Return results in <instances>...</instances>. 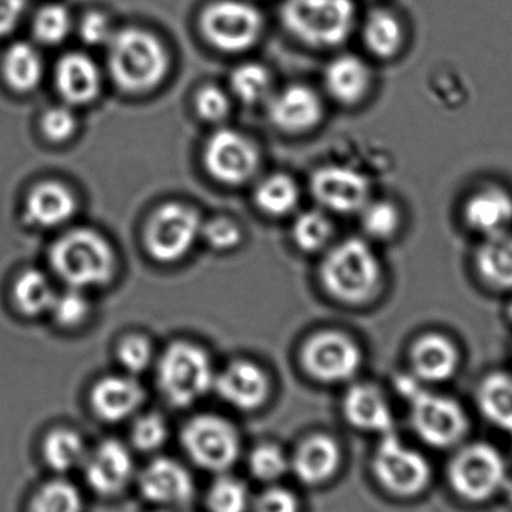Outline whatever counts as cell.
<instances>
[{"label":"cell","instance_id":"obj_5","mask_svg":"<svg viewBox=\"0 0 512 512\" xmlns=\"http://www.w3.org/2000/svg\"><path fill=\"white\" fill-rule=\"evenodd\" d=\"M397 388L408 400L412 427L421 441L435 448H450L463 441L469 418L456 399L427 390L414 376L397 379Z\"/></svg>","mask_w":512,"mask_h":512},{"label":"cell","instance_id":"obj_20","mask_svg":"<svg viewBox=\"0 0 512 512\" xmlns=\"http://www.w3.org/2000/svg\"><path fill=\"white\" fill-rule=\"evenodd\" d=\"M213 388L228 405L239 411L251 412L267 402L270 381L258 364L237 360L215 376Z\"/></svg>","mask_w":512,"mask_h":512},{"label":"cell","instance_id":"obj_12","mask_svg":"<svg viewBox=\"0 0 512 512\" xmlns=\"http://www.w3.org/2000/svg\"><path fill=\"white\" fill-rule=\"evenodd\" d=\"M301 366L307 375L322 384H340L357 375L363 364V352L351 337L327 330L313 334L304 342Z\"/></svg>","mask_w":512,"mask_h":512},{"label":"cell","instance_id":"obj_32","mask_svg":"<svg viewBox=\"0 0 512 512\" xmlns=\"http://www.w3.org/2000/svg\"><path fill=\"white\" fill-rule=\"evenodd\" d=\"M75 20L71 9L59 2L42 5L32 15L30 32L36 45L56 47L63 44L74 33Z\"/></svg>","mask_w":512,"mask_h":512},{"label":"cell","instance_id":"obj_15","mask_svg":"<svg viewBox=\"0 0 512 512\" xmlns=\"http://www.w3.org/2000/svg\"><path fill=\"white\" fill-rule=\"evenodd\" d=\"M267 101L270 122L285 134H306L324 116L321 98L306 84H289L271 93Z\"/></svg>","mask_w":512,"mask_h":512},{"label":"cell","instance_id":"obj_34","mask_svg":"<svg viewBox=\"0 0 512 512\" xmlns=\"http://www.w3.org/2000/svg\"><path fill=\"white\" fill-rule=\"evenodd\" d=\"M42 456L53 471L68 472L83 466L87 456L86 445L74 430L57 429L44 439Z\"/></svg>","mask_w":512,"mask_h":512},{"label":"cell","instance_id":"obj_6","mask_svg":"<svg viewBox=\"0 0 512 512\" xmlns=\"http://www.w3.org/2000/svg\"><path fill=\"white\" fill-rule=\"evenodd\" d=\"M215 370L206 349L186 340L171 343L158 361V387L176 408H188L215 384Z\"/></svg>","mask_w":512,"mask_h":512},{"label":"cell","instance_id":"obj_19","mask_svg":"<svg viewBox=\"0 0 512 512\" xmlns=\"http://www.w3.org/2000/svg\"><path fill=\"white\" fill-rule=\"evenodd\" d=\"M462 216L468 230L483 239L510 231L512 192L495 183L480 186L466 198Z\"/></svg>","mask_w":512,"mask_h":512},{"label":"cell","instance_id":"obj_1","mask_svg":"<svg viewBox=\"0 0 512 512\" xmlns=\"http://www.w3.org/2000/svg\"><path fill=\"white\" fill-rule=\"evenodd\" d=\"M107 50L108 72L116 86L129 95L152 92L170 72L167 45L156 33L143 27L116 29Z\"/></svg>","mask_w":512,"mask_h":512},{"label":"cell","instance_id":"obj_49","mask_svg":"<svg viewBox=\"0 0 512 512\" xmlns=\"http://www.w3.org/2000/svg\"><path fill=\"white\" fill-rule=\"evenodd\" d=\"M27 0H0V38L14 33L27 12Z\"/></svg>","mask_w":512,"mask_h":512},{"label":"cell","instance_id":"obj_37","mask_svg":"<svg viewBox=\"0 0 512 512\" xmlns=\"http://www.w3.org/2000/svg\"><path fill=\"white\" fill-rule=\"evenodd\" d=\"M361 215V227L373 240L388 242L399 234L403 216L399 206L390 200H370Z\"/></svg>","mask_w":512,"mask_h":512},{"label":"cell","instance_id":"obj_8","mask_svg":"<svg viewBox=\"0 0 512 512\" xmlns=\"http://www.w3.org/2000/svg\"><path fill=\"white\" fill-rule=\"evenodd\" d=\"M507 480L504 457L493 445L484 442L460 448L448 465L451 489L472 504L490 501L502 492Z\"/></svg>","mask_w":512,"mask_h":512},{"label":"cell","instance_id":"obj_18","mask_svg":"<svg viewBox=\"0 0 512 512\" xmlns=\"http://www.w3.org/2000/svg\"><path fill=\"white\" fill-rule=\"evenodd\" d=\"M83 466L87 484L99 496L119 495L134 477L131 453L116 439H107L87 453Z\"/></svg>","mask_w":512,"mask_h":512},{"label":"cell","instance_id":"obj_25","mask_svg":"<svg viewBox=\"0 0 512 512\" xmlns=\"http://www.w3.org/2000/svg\"><path fill=\"white\" fill-rule=\"evenodd\" d=\"M77 210L71 189L56 180L38 183L24 201V218L38 228H54L68 222Z\"/></svg>","mask_w":512,"mask_h":512},{"label":"cell","instance_id":"obj_41","mask_svg":"<svg viewBox=\"0 0 512 512\" xmlns=\"http://www.w3.org/2000/svg\"><path fill=\"white\" fill-rule=\"evenodd\" d=\"M50 312L60 327H77L89 316L90 303L83 289L69 288L62 294H56Z\"/></svg>","mask_w":512,"mask_h":512},{"label":"cell","instance_id":"obj_26","mask_svg":"<svg viewBox=\"0 0 512 512\" xmlns=\"http://www.w3.org/2000/svg\"><path fill=\"white\" fill-rule=\"evenodd\" d=\"M372 86L369 65L355 54H339L325 66L324 87L342 105L363 101Z\"/></svg>","mask_w":512,"mask_h":512},{"label":"cell","instance_id":"obj_38","mask_svg":"<svg viewBox=\"0 0 512 512\" xmlns=\"http://www.w3.org/2000/svg\"><path fill=\"white\" fill-rule=\"evenodd\" d=\"M30 512H83V496L69 481H48L33 496Z\"/></svg>","mask_w":512,"mask_h":512},{"label":"cell","instance_id":"obj_31","mask_svg":"<svg viewBox=\"0 0 512 512\" xmlns=\"http://www.w3.org/2000/svg\"><path fill=\"white\" fill-rule=\"evenodd\" d=\"M256 207L271 218H283L297 209L300 189L288 174H271L256 185Z\"/></svg>","mask_w":512,"mask_h":512},{"label":"cell","instance_id":"obj_21","mask_svg":"<svg viewBox=\"0 0 512 512\" xmlns=\"http://www.w3.org/2000/svg\"><path fill=\"white\" fill-rule=\"evenodd\" d=\"M53 78L57 93L69 107L92 104L101 93V69L83 51H69L59 57Z\"/></svg>","mask_w":512,"mask_h":512},{"label":"cell","instance_id":"obj_28","mask_svg":"<svg viewBox=\"0 0 512 512\" xmlns=\"http://www.w3.org/2000/svg\"><path fill=\"white\" fill-rule=\"evenodd\" d=\"M0 74L14 92L30 93L38 89L45 74L44 57L38 45L27 41L9 44L0 60Z\"/></svg>","mask_w":512,"mask_h":512},{"label":"cell","instance_id":"obj_4","mask_svg":"<svg viewBox=\"0 0 512 512\" xmlns=\"http://www.w3.org/2000/svg\"><path fill=\"white\" fill-rule=\"evenodd\" d=\"M48 256L51 267L69 288L105 285L116 270V255L110 242L90 228H75L63 234L53 243Z\"/></svg>","mask_w":512,"mask_h":512},{"label":"cell","instance_id":"obj_3","mask_svg":"<svg viewBox=\"0 0 512 512\" xmlns=\"http://www.w3.org/2000/svg\"><path fill=\"white\" fill-rule=\"evenodd\" d=\"M280 21L295 41L313 50H328L351 38L357 6L354 0H285Z\"/></svg>","mask_w":512,"mask_h":512},{"label":"cell","instance_id":"obj_40","mask_svg":"<svg viewBox=\"0 0 512 512\" xmlns=\"http://www.w3.org/2000/svg\"><path fill=\"white\" fill-rule=\"evenodd\" d=\"M252 475L265 483H273L288 472L289 459L276 444H261L249 456Z\"/></svg>","mask_w":512,"mask_h":512},{"label":"cell","instance_id":"obj_48","mask_svg":"<svg viewBox=\"0 0 512 512\" xmlns=\"http://www.w3.org/2000/svg\"><path fill=\"white\" fill-rule=\"evenodd\" d=\"M254 512H300V502L289 490L270 487L255 499Z\"/></svg>","mask_w":512,"mask_h":512},{"label":"cell","instance_id":"obj_52","mask_svg":"<svg viewBox=\"0 0 512 512\" xmlns=\"http://www.w3.org/2000/svg\"><path fill=\"white\" fill-rule=\"evenodd\" d=\"M159 512H182V511H176V510H165V511H159Z\"/></svg>","mask_w":512,"mask_h":512},{"label":"cell","instance_id":"obj_23","mask_svg":"<svg viewBox=\"0 0 512 512\" xmlns=\"http://www.w3.org/2000/svg\"><path fill=\"white\" fill-rule=\"evenodd\" d=\"M343 414L355 429L384 436L394 432V415L381 388L373 384L352 385L343 399Z\"/></svg>","mask_w":512,"mask_h":512},{"label":"cell","instance_id":"obj_16","mask_svg":"<svg viewBox=\"0 0 512 512\" xmlns=\"http://www.w3.org/2000/svg\"><path fill=\"white\" fill-rule=\"evenodd\" d=\"M409 363L412 376L421 384H444L459 372L462 354L450 336L429 331L412 342Z\"/></svg>","mask_w":512,"mask_h":512},{"label":"cell","instance_id":"obj_50","mask_svg":"<svg viewBox=\"0 0 512 512\" xmlns=\"http://www.w3.org/2000/svg\"><path fill=\"white\" fill-rule=\"evenodd\" d=\"M502 492L507 493L508 498L512 501V481L510 478H508L507 483H505L504 489H502Z\"/></svg>","mask_w":512,"mask_h":512},{"label":"cell","instance_id":"obj_42","mask_svg":"<svg viewBox=\"0 0 512 512\" xmlns=\"http://www.w3.org/2000/svg\"><path fill=\"white\" fill-rule=\"evenodd\" d=\"M110 15L101 9H89L75 21L74 32L87 47H107L116 27Z\"/></svg>","mask_w":512,"mask_h":512},{"label":"cell","instance_id":"obj_7","mask_svg":"<svg viewBox=\"0 0 512 512\" xmlns=\"http://www.w3.org/2000/svg\"><path fill=\"white\" fill-rule=\"evenodd\" d=\"M265 20L249 0H213L200 14L204 39L216 50L240 54L261 41Z\"/></svg>","mask_w":512,"mask_h":512},{"label":"cell","instance_id":"obj_9","mask_svg":"<svg viewBox=\"0 0 512 512\" xmlns=\"http://www.w3.org/2000/svg\"><path fill=\"white\" fill-rule=\"evenodd\" d=\"M200 213L183 203H167L155 210L144 228V248L161 264L180 261L201 236Z\"/></svg>","mask_w":512,"mask_h":512},{"label":"cell","instance_id":"obj_35","mask_svg":"<svg viewBox=\"0 0 512 512\" xmlns=\"http://www.w3.org/2000/svg\"><path fill=\"white\" fill-rule=\"evenodd\" d=\"M270 71L258 62L240 63L230 75V89L243 104L254 105L270 98Z\"/></svg>","mask_w":512,"mask_h":512},{"label":"cell","instance_id":"obj_39","mask_svg":"<svg viewBox=\"0 0 512 512\" xmlns=\"http://www.w3.org/2000/svg\"><path fill=\"white\" fill-rule=\"evenodd\" d=\"M251 504L248 486L239 478L224 475L219 477L207 495L210 512H246Z\"/></svg>","mask_w":512,"mask_h":512},{"label":"cell","instance_id":"obj_51","mask_svg":"<svg viewBox=\"0 0 512 512\" xmlns=\"http://www.w3.org/2000/svg\"><path fill=\"white\" fill-rule=\"evenodd\" d=\"M507 316H508V321L511 322L512 324V301L510 304H508V307H507Z\"/></svg>","mask_w":512,"mask_h":512},{"label":"cell","instance_id":"obj_17","mask_svg":"<svg viewBox=\"0 0 512 512\" xmlns=\"http://www.w3.org/2000/svg\"><path fill=\"white\" fill-rule=\"evenodd\" d=\"M138 489L146 501L159 507H185L195 495L194 478L188 469L167 457L153 460L141 471Z\"/></svg>","mask_w":512,"mask_h":512},{"label":"cell","instance_id":"obj_29","mask_svg":"<svg viewBox=\"0 0 512 512\" xmlns=\"http://www.w3.org/2000/svg\"><path fill=\"white\" fill-rule=\"evenodd\" d=\"M481 414L499 429L512 435V375L492 372L481 379L477 388Z\"/></svg>","mask_w":512,"mask_h":512},{"label":"cell","instance_id":"obj_22","mask_svg":"<svg viewBox=\"0 0 512 512\" xmlns=\"http://www.w3.org/2000/svg\"><path fill=\"white\" fill-rule=\"evenodd\" d=\"M146 394L131 376L111 375L99 379L90 393V405L105 423H120L143 406Z\"/></svg>","mask_w":512,"mask_h":512},{"label":"cell","instance_id":"obj_24","mask_svg":"<svg viewBox=\"0 0 512 512\" xmlns=\"http://www.w3.org/2000/svg\"><path fill=\"white\" fill-rule=\"evenodd\" d=\"M339 466V445L331 436L322 433L303 439L292 459H289V468L307 486L327 483L336 475Z\"/></svg>","mask_w":512,"mask_h":512},{"label":"cell","instance_id":"obj_36","mask_svg":"<svg viewBox=\"0 0 512 512\" xmlns=\"http://www.w3.org/2000/svg\"><path fill=\"white\" fill-rule=\"evenodd\" d=\"M333 233V224L327 215L319 210H307L295 218L291 237L300 251L315 254L327 248Z\"/></svg>","mask_w":512,"mask_h":512},{"label":"cell","instance_id":"obj_13","mask_svg":"<svg viewBox=\"0 0 512 512\" xmlns=\"http://www.w3.org/2000/svg\"><path fill=\"white\" fill-rule=\"evenodd\" d=\"M204 167L222 185L240 186L255 176L259 153L255 144L242 132L218 129L204 146Z\"/></svg>","mask_w":512,"mask_h":512},{"label":"cell","instance_id":"obj_46","mask_svg":"<svg viewBox=\"0 0 512 512\" xmlns=\"http://www.w3.org/2000/svg\"><path fill=\"white\" fill-rule=\"evenodd\" d=\"M195 111L204 122L219 123L227 119L231 111V98L215 84L201 87L195 95Z\"/></svg>","mask_w":512,"mask_h":512},{"label":"cell","instance_id":"obj_11","mask_svg":"<svg viewBox=\"0 0 512 512\" xmlns=\"http://www.w3.org/2000/svg\"><path fill=\"white\" fill-rule=\"evenodd\" d=\"M180 441L192 462L210 472L233 468L242 450L236 427L218 415H198L189 420Z\"/></svg>","mask_w":512,"mask_h":512},{"label":"cell","instance_id":"obj_45","mask_svg":"<svg viewBox=\"0 0 512 512\" xmlns=\"http://www.w3.org/2000/svg\"><path fill=\"white\" fill-rule=\"evenodd\" d=\"M200 237H203L207 245L215 251L228 252L242 243L243 231L233 219L219 216L203 224Z\"/></svg>","mask_w":512,"mask_h":512},{"label":"cell","instance_id":"obj_44","mask_svg":"<svg viewBox=\"0 0 512 512\" xmlns=\"http://www.w3.org/2000/svg\"><path fill=\"white\" fill-rule=\"evenodd\" d=\"M168 438L167 421L158 414L138 418L132 426L131 441L137 450L152 453L159 450Z\"/></svg>","mask_w":512,"mask_h":512},{"label":"cell","instance_id":"obj_27","mask_svg":"<svg viewBox=\"0 0 512 512\" xmlns=\"http://www.w3.org/2000/svg\"><path fill=\"white\" fill-rule=\"evenodd\" d=\"M478 279L496 292H512V233L486 237L474 255Z\"/></svg>","mask_w":512,"mask_h":512},{"label":"cell","instance_id":"obj_2","mask_svg":"<svg viewBox=\"0 0 512 512\" xmlns=\"http://www.w3.org/2000/svg\"><path fill=\"white\" fill-rule=\"evenodd\" d=\"M319 279L325 291L340 303L360 306L381 291L384 270L378 255L361 239H346L322 259Z\"/></svg>","mask_w":512,"mask_h":512},{"label":"cell","instance_id":"obj_14","mask_svg":"<svg viewBox=\"0 0 512 512\" xmlns=\"http://www.w3.org/2000/svg\"><path fill=\"white\" fill-rule=\"evenodd\" d=\"M310 191L322 209L339 215L360 213L370 201L367 177L342 165L318 168L310 180Z\"/></svg>","mask_w":512,"mask_h":512},{"label":"cell","instance_id":"obj_33","mask_svg":"<svg viewBox=\"0 0 512 512\" xmlns=\"http://www.w3.org/2000/svg\"><path fill=\"white\" fill-rule=\"evenodd\" d=\"M15 306L27 316H38L50 312L56 292L50 279L39 270H26L15 280L12 289Z\"/></svg>","mask_w":512,"mask_h":512},{"label":"cell","instance_id":"obj_43","mask_svg":"<svg viewBox=\"0 0 512 512\" xmlns=\"http://www.w3.org/2000/svg\"><path fill=\"white\" fill-rule=\"evenodd\" d=\"M117 360L126 372L137 375L152 364V342L143 334H129L117 346Z\"/></svg>","mask_w":512,"mask_h":512},{"label":"cell","instance_id":"obj_30","mask_svg":"<svg viewBox=\"0 0 512 512\" xmlns=\"http://www.w3.org/2000/svg\"><path fill=\"white\" fill-rule=\"evenodd\" d=\"M367 50L379 59H390L399 53L403 29L396 15L385 9H375L367 15L361 27Z\"/></svg>","mask_w":512,"mask_h":512},{"label":"cell","instance_id":"obj_10","mask_svg":"<svg viewBox=\"0 0 512 512\" xmlns=\"http://www.w3.org/2000/svg\"><path fill=\"white\" fill-rule=\"evenodd\" d=\"M372 466L382 489L397 498L420 495L432 480V468L426 457L403 444L394 432L382 436Z\"/></svg>","mask_w":512,"mask_h":512},{"label":"cell","instance_id":"obj_47","mask_svg":"<svg viewBox=\"0 0 512 512\" xmlns=\"http://www.w3.org/2000/svg\"><path fill=\"white\" fill-rule=\"evenodd\" d=\"M41 129L45 137L54 143L69 140L77 129V117L69 105L47 108L41 117Z\"/></svg>","mask_w":512,"mask_h":512}]
</instances>
